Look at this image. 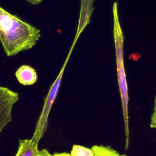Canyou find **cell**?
<instances>
[{"label": "cell", "mask_w": 156, "mask_h": 156, "mask_svg": "<svg viewBox=\"0 0 156 156\" xmlns=\"http://www.w3.org/2000/svg\"><path fill=\"white\" fill-rule=\"evenodd\" d=\"M40 37L39 29L0 6V43L7 57L32 49Z\"/></svg>", "instance_id": "1"}, {"label": "cell", "mask_w": 156, "mask_h": 156, "mask_svg": "<svg viewBox=\"0 0 156 156\" xmlns=\"http://www.w3.org/2000/svg\"><path fill=\"white\" fill-rule=\"evenodd\" d=\"M113 19V38L117 73V80L120 93L122 114L124 121L126 134V147L127 150L129 144V88L124 67V36L120 24L118 13V3L114 2L112 6Z\"/></svg>", "instance_id": "2"}, {"label": "cell", "mask_w": 156, "mask_h": 156, "mask_svg": "<svg viewBox=\"0 0 156 156\" xmlns=\"http://www.w3.org/2000/svg\"><path fill=\"white\" fill-rule=\"evenodd\" d=\"M73 51V49L70 48L69 52L68 54V55L66 58V60L62 67V69H60L55 80L51 85L49 91L44 98V104L41 110V113L37 121L36 127L34 130V133L31 138L32 141H34V142L38 144L40 141V140L43 136L48 128L49 115L51 109L52 108V106L54 104V102L59 92V90L62 84V77L64 73V71L68 62V60L69 59V57L71 56V54Z\"/></svg>", "instance_id": "3"}, {"label": "cell", "mask_w": 156, "mask_h": 156, "mask_svg": "<svg viewBox=\"0 0 156 156\" xmlns=\"http://www.w3.org/2000/svg\"><path fill=\"white\" fill-rule=\"evenodd\" d=\"M19 95L7 87L0 86V133L12 120V109L18 101Z\"/></svg>", "instance_id": "4"}, {"label": "cell", "mask_w": 156, "mask_h": 156, "mask_svg": "<svg viewBox=\"0 0 156 156\" xmlns=\"http://www.w3.org/2000/svg\"><path fill=\"white\" fill-rule=\"evenodd\" d=\"M94 0H80V13L75 37L73 41V44H76L80 34L90 23L94 10Z\"/></svg>", "instance_id": "5"}, {"label": "cell", "mask_w": 156, "mask_h": 156, "mask_svg": "<svg viewBox=\"0 0 156 156\" xmlns=\"http://www.w3.org/2000/svg\"><path fill=\"white\" fill-rule=\"evenodd\" d=\"M17 80L23 85H32L38 80L36 70L30 65H21L15 72Z\"/></svg>", "instance_id": "6"}, {"label": "cell", "mask_w": 156, "mask_h": 156, "mask_svg": "<svg viewBox=\"0 0 156 156\" xmlns=\"http://www.w3.org/2000/svg\"><path fill=\"white\" fill-rule=\"evenodd\" d=\"M91 149H92L94 156H127L125 154H120L110 146L94 145ZM52 156H70L69 153L66 152H55Z\"/></svg>", "instance_id": "7"}, {"label": "cell", "mask_w": 156, "mask_h": 156, "mask_svg": "<svg viewBox=\"0 0 156 156\" xmlns=\"http://www.w3.org/2000/svg\"><path fill=\"white\" fill-rule=\"evenodd\" d=\"M38 144L31 139L19 140V147L15 156H35L38 151Z\"/></svg>", "instance_id": "8"}, {"label": "cell", "mask_w": 156, "mask_h": 156, "mask_svg": "<svg viewBox=\"0 0 156 156\" xmlns=\"http://www.w3.org/2000/svg\"><path fill=\"white\" fill-rule=\"evenodd\" d=\"M69 155L70 156H94L91 148L78 144L73 146Z\"/></svg>", "instance_id": "9"}, {"label": "cell", "mask_w": 156, "mask_h": 156, "mask_svg": "<svg viewBox=\"0 0 156 156\" xmlns=\"http://www.w3.org/2000/svg\"><path fill=\"white\" fill-rule=\"evenodd\" d=\"M35 156H52V154H51L47 149H43L41 150H38Z\"/></svg>", "instance_id": "10"}, {"label": "cell", "mask_w": 156, "mask_h": 156, "mask_svg": "<svg viewBox=\"0 0 156 156\" xmlns=\"http://www.w3.org/2000/svg\"><path fill=\"white\" fill-rule=\"evenodd\" d=\"M24 1L32 5H37L40 4V3H41L43 0H24Z\"/></svg>", "instance_id": "11"}]
</instances>
